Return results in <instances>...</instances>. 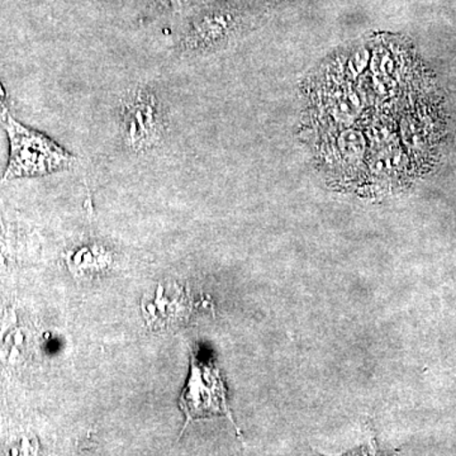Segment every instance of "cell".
I'll return each mask as SVG.
<instances>
[{"label":"cell","instance_id":"6","mask_svg":"<svg viewBox=\"0 0 456 456\" xmlns=\"http://www.w3.org/2000/svg\"><path fill=\"white\" fill-rule=\"evenodd\" d=\"M360 102L353 93H345L331 104V113L338 121L351 122L358 116Z\"/></svg>","mask_w":456,"mask_h":456},{"label":"cell","instance_id":"8","mask_svg":"<svg viewBox=\"0 0 456 456\" xmlns=\"http://www.w3.org/2000/svg\"><path fill=\"white\" fill-rule=\"evenodd\" d=\"M9 116L11 114H9L7 93H5L4 86L0 83V127L4 126Z\"/></svg>","mask_w":456,"mask_h":456},{"label":"cell","instance_id":"5","mask_svg":"<svg viewBox=\"0 0 456 456\" xmlns=\"http://www.w3.org/2000/svg\"><path fill=\"white\" fill-rule=\"evenodd\" d=\"M338 149L347 160H359L365 151V140L359 132L349 130L338 137Z\"/></svg>","mask_w":456,"mask_h":456},{"label":"cell","instance_id":"1","mask_svg":"<svg viewBox=\"0 0 456 456\" xmlns=\"http://www.w3.org/2000/svg\"><path fill=\"white\" fill-rule=\"evenodd\" d=\"M9 139V160L3 182L73 169L77 158L41 132L9 116L3 126Z\"/></svg>","mask_w":456,"mask_h":456},{"label":"cell","instance_id":"4","mask_svg":"<svg viewBox=\"0 0 456 456\" xmlns=\"http://www.w3.org/2000/svg\"><path fill=\"white\" fill-rule=\"evenodd\" d=\"M235 29V18L226 12H215L198 18L183 41L185 51L208 49L226 40Z\"/></svg>","mask_w":456,"mask_h":456},{"label":"cell","instance_id":"3","mask_svg":"<svg viewBox=\"0 0 456 456\" xmlns=\"http://www.w3.org/2000/svg\"><path fill=\"white\" fill-rule=\"evenodd\" d=\"M179 406L187 417V425L196 419L217 415L226 416L235 425L228 410L226 388L220 370L202 356L191 355V377L180 397Z\"/></svg>","mask_w":456,"mask_h":456},{"label":"cell","instance_id":"7","mask_svg":"<svg viewBox=\"0 0 456 456\" xmlns=\"http://www.w3.org/2000/svg\"><path fill=\"white\" fill-rule=\"evenodd\" d=\"M369 59H370V53L365 49V47H360L354 53V55L349 60V73L351 77H356L359 74L364 71L367 68Z\"/></svg>","mask_w":456,"mask_h":456},{"label":"cell","instance_id":"2","mask_svg":"<svg viewBox=\"0 0 456 456\" xmlns=\"http://www.w3.org/2000/svg\"><path fill=\"white\" fill-rule=\"evenodd\" d=\"M119 119L126 145L136 152L161 145L167 130L163 102L154 90L137 86L125 93L119 104Z\"/></svg>","mask_w":456,"mask_h":456}]
</instances>
